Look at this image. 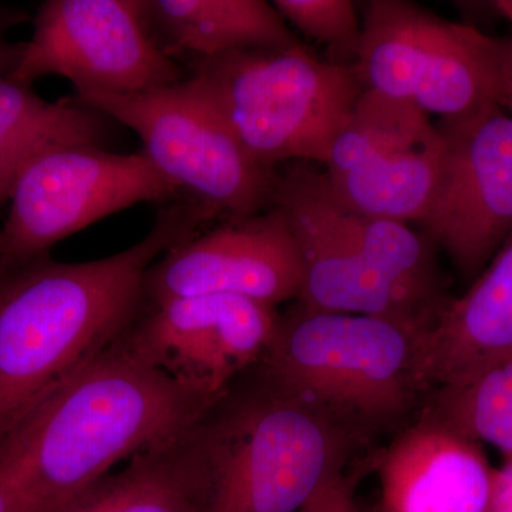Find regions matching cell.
I'll return each mask as SVG.
<instances>
[{
	"instance_id": "6da1fadb",
	"label": "cell",
	"mask_w": 512,
	"mask_h": 512,
	"mask_svg": "<svg viewBox=\"0 0 512 512\" xmlns=\"http://www.w3.org/2000/svg\"><path fill=\"white\" fill-rule=\"evenodd\" d=\"M215 218L184 197L119 254L80 264L46 256L0 271V437L121 338L146 303L148 268Z\"/></svg>"
},
{
	"instance_id": "7a4b0ae2",
	"label": "cell",
	"mask_w": 512,
	"mask_h": 512,
	"mask_svg": "<svg viewBox=\"0 0 512 512\" xmlns=\"http://www.w3.org/2000/svg\"><path fill=\"white\" fill-rule=\"evenodd\" d=\"M215 400L185 389L117 339L0 437V481L30 511L60 512L114 464L188 429Z\"/></svg>"
},
{
	"instance_id": "3957f363",
	"label": "cell",
	"mask_w": 512,
	"mask_h": 512,
	"mask_svg": "<svg viewBox=\"0 0 512 512\" xmlns=\"http://www.w3.org/2000/svg\"><path fill=\"white\" fill-rule=\"evenodd\" d=\"M274 207L285 215L301 255L296 302L393 320L419 333L431 328L448 298L437 247L424 232L350 210L323 170L306 161L276 168Z\"/></svg>"
},
{
	"instance_id": "277c9868",
	"label": "cell",
	"mask_w": 512,
	"mask_h": 512,
	"mask_svg": "<svg viewBox=\"0 0 512 512\" xmlns=\"http://www.w3.org/2000/svg\"><path fill=\"white\" fill-rule=\"evenodd\" d=\"M188 436L207 512H298L343 473L357 434L259 363Z\"/></svg>"
},
{
	"instance_id": "5b68a950",
	"label": "cell",
	"mask_w": 512,
	"mask_h": 512,
	"mask_svg": "<svg viewBox=\"0 0 512 512\" xmlns=\"http://www.w3.org/2000/svg\"><path fill=\"white\" fill-rule=\"evenodd\" d=\"M421 336L393 320L296 302L279 315L262 365L359 434L399 420L426 390L419 370Z\"/></svg>"
},
{
	"instance_id": "8992f818",
	"label": "cell",
	"mask_w": 512,
	"mask_h": 512,
	"mask_svg": "<svg viewBox=\"0 0 512 512\" xmlns=\"http://www.w3.org/2000/svg\"><path fill=\"white\" fill-rule=\"evenodd\" d=\"M192 69L242 147L268 170L325 164L365 92L355 66L323 62L302 45L227 53L195 60Z\"/></svg>"
},
{
	"instance_id": "52a82bcc",
	"label": "cell",
	"mask_w": 512,
	"mask_h": 512,
	"mask_svg": "<svg viewBox=\"0 0 512 512\" xmlns=\"http://www.w3.org/2000/svg\"><path fill=\"white\" fill-rule=\"evenodd\" d=\"M73 99L131 128L158 173L217 217L274 207L275 170L249 156L195 77L150 92Z\"/></svg>"
},
{
	"instance_id": "ba28073f",
	"label": "cell",
	"mask_w": 512,
	"mask_h": 512,
	"mask_svg": "<svg viewBox=\"0 0 512 512\" xmlns=\"http://www.w3.org/2000/svg\"><path fill=\"white\" fill-rule=\"evenodd\" d=\"M355 69L365 90L440 121L498 104L494 37L413 2L367 3Z\"/></svg>"
},
{
	"instance_id": "9c48e42d",
	"label": "cell",
	"mask_w": 512,
	"mask_h": 512,
	"mask_svg": "<svg viewBox=\"0 0 512 512\" xmlns=\"http://www.w3.org/2000/svg\"><path fill=\"white\" fill-rule=\"evenodd\" d=\"M184 198L146 154L76 144L47 151L20 174L0 229V271L49 256L62 239L140 202Z\"/></svg>"
},
{
	"instance_id": "30bf717a",
	"label": "cell",
	"mask_w": 512,
	"mask_h": 512,
	"mask_svg": "<svg viewBox=\"0 0 512 512\" xmlns=\"http://www.w3.org/2000/svg\"><path fill=\"white\" fill-rule=\"evenodd\" d=\"M45 76L70 80L76 96H126L184 80L180 64L148 35L141 0L43 2L9 77L32 87Z\"/></svg>"
},
{
	"instance_id": "8fae6325",
	"label": "cell",
	"mask_w": 512,
	"mask_h": 512,
	"mask_svg": "<svg viewBox=\"0 0 512 512\" xmlns=\"http://www.w3.org/2000/svg\"><path fill=\"white\" fill-rule=\"evenodd\" d=\"M443 150L439 128L427 114L365 90L322 170L350 210L419 224L436 190Z\"/></svg>"
},
{
	"instance_id": "7c38bea8",
	"label": "cell",
	"mask_w": 512,
	"mask_h": 512,
	"mask_svg": "<svg viewBox=\"0 0 512 512\" xmlns=\"http://www.w3.org/2000/svg\"><path fill=\"white\" fill-rule=\"evenodd\" d=\"M274 306L231 295L144 303L119 342L185 389L215 400L264 362L278 329Z\"/></svg>"
},
{
	"instance_id": "4fadbf2b",
	"label": "cell",
	"mask_w": 512,
	"mask_h": 512,
	"mask_svg": "<svg viewBox=\"0 0 512 512\" xmlns=\"http://www.w3.org/2000/svg\"><path fill=\"white\" fill-rule=\"evenodd\" d=\"M443 161L421 232L476 275L512 231V117L498 104L439 121Z\"/></svg>"
},
{
	"instance_id": "5bb4252c",
	"label": "cell",
	"mask_w": 512,
	"mask_h": 512,
	"mask_svg": "<svg viewBox=\"0 0 512 512\" xmlns=\"http://www.w3.org/2000/svg\"><path fill=\"white\" fill-rule=\"evenodd\" d=\"M301 255L278 207L227 218L168 249L148 268L144 299L231 295L274 306L298 299Z\"/></svg>"
},
{
	"instance_id": "9a60e30c",
	"label": "cell",
	"mask_w": 512,
	"mask_h": 512,
	"mask_svg": "<svg viewBox=\"0 0 512 512\" xmlns=\"http://www.w3.org/2000/svg\"><path fill=\"white\" fill-rule=\"evenodd\" d=\"M377 512H487L495 473L481 444L429 409L379 460Z\"/></svg>"
},
{
	"instance_id": "2e32d148",
	"label": "cell",
	"mask_w": 512,
	"mask_h": 512,
	"mask_svg": "<svg viewBox=\"0 0 512 512\" xmlns=\"http://www.w3.org/2000/svg\"><path fill=\"white\" fill-rule=\"evenodd\" d=\"M511 360L512 231L483 275L421 336V382L458 386Z\"/></svg>"
},
{
	"instance_id": "e0dca14e",
	"label": "cell",
	"mask_w": 512,
	"mask_h": 512,
	"mask_svg": "<svg viewBox=\"0 0 512 512\" xmlns=\"http://www.w3.org/2000/svg\"><path fill=\"white\" fill-rule=\"evenodd\" d=\"M141 13L158 49L177 63L301 45L265 0H141Z\"/></svg>"
},
{
	"instance_id": "ac0fdd59",
	"label": "cell",
	"mask_w": 512,
	"mask_h": 512,
	"mask_svg": "<svg viewBox=\"0 0 512 512\" xmlns=\"http://www.w3.org/2000/svg\"><path fill=\"white\" fill-rule=\"evenodd\" d=\"M106 120L73 97L50 103L32 87L0 76V207L37 157L76 144L100 146L109 131Z\"/></svg>"
},
{
	"instance_id": "d6986e66",
	"label": "cell",
	"mask_w": 512,
	"mask_h": 512,
	"mask_svg": "<svg viewBox=\"0 0 512 512\" xmlns=\"http://www.w3.org/2000/svg\"><path fill=\"white\" fill-rule=\"evenodd\" d=\"M188 429L140 451L60 512H207Z\"/></svg>"
},
{
	"instance_id": "ffe728a7",
	"label": "cell",
	"mask_w": 512,
	"mask_h": 512,
	"mask_svg": "<svg viewBox=\"0 0 512 512\" xmlns=\"http://www.w3.org/2000/svg\"><path fill=\"white\" fill-rule=\"evenodd\" d=\"M430 412L458 433L512 458V360L463 384L437 390Z\"/></svg>"
},
{
	"instance_id": "44dd1931",
	"label": "cell",
	"mask_w": 512,
	"mask_h": 512,
	"mask_svg": "<svg viewBox=\"0 0 512 512\" xmlns=\"http://www.w3.org/2000/svg\"><path fill=\"white\" fill-rule=\"evenodd\" d=\"M272 5L286 23L328 46L333 63L355 66L362 26L350 0H275Z\"/></svg>"
},
{
	"instance_id": "7402d4cb",
	"label": "cell",
	"mask_w": 512,
	"mask_h": 512,
	"mask_svg": "<svg viewBox=\"0 0 512 512\" xmlns=\"http://www.w3.org/2000/svg\"><path fill=\"white\" fill-rule=\"evenodd\" d=\"M353 480L345 473L333 477L298 512H362L356 503Z\"/></svg>"
},
{
	"instance_id": "603a6c76",
	"label": "cell",
	"mask_w": 512,
	"mask_h": 512,
	"mask_svg": "<svg viewBox=\"0 0 512 512\" xmlns=\"http://www.w3.org/2000/svg\"><path fill=\"white\" fill-rule=\"evenodd\" d=\"M30 20V15L19 6L0 3V76H10L18 63L23 42H12L10 30Z\"/></svg>"
},
{
	"instance_id": "cb8c5ba5",
	"label": "cell",
	"mask_w": 512,
	"mask_h": 512,
	"mask_svg": "<svg viewBox=\"0 0 512 512\" xmlns=\"http://www.w3.org/2000/svg\"><path fill=\"white\" fill-rule=\"evenodd\" d=\"M495 80H497V103L501 109L510 111L512 117V37H494Z\"/></svg>"
},
{
	"instance_id": "d4e9b609",
	"label": "cell",
	"mask_w": 512,
	"mask_h": 512,
	"mask_svg": "<svg viewBox=\"0 0 512 512\" xmlns=\"http://www.w3.org/2000/svg\"><path fill=\"white\" fill-rule=\"evenodd\" d=\"M487 512H512V458L497 468L493 497Z\"/></svg>"
},
{
	"instance_id": "484cf974",
	"label": "cell",
	"mask_w": 512,
	"mask_h": 512,
	"mask_svg": "<svg viewBox=\"0 0 512 512\" xmlns=\"http://www.w3.org/2000/svg\"><path fill=\"white\" fill-rule=\"evenodd\" d=\"M0 512H32L13 488L0 481Z\"/></svg>"
},
{
	"instance_id": "4316f807",
	"label": "cell",
	"mask_w": 512,
	"mask_h": 512,
	"mask_svg": "<svg viewBox=\"0 0 512 512\" xmlns=\"http://www.w3.org/2000/svg\"><path fill=\"white\" fill-rule=\"evenodd\" d=\"M491 5L503 18L512 22V0H497V2L491 3Z\"/></svg>"
}]
</instances>
